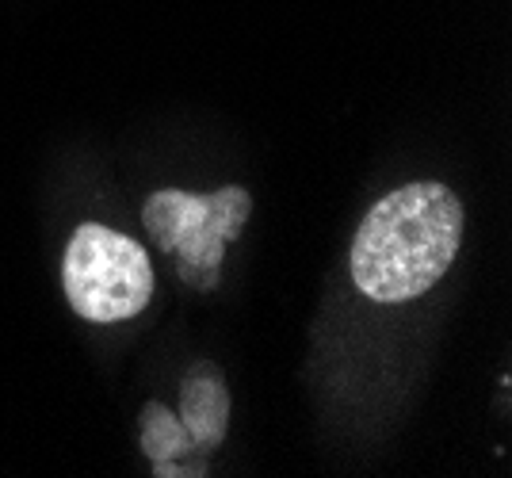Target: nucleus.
Wrapping results in <instances>:
<instances>
[{
  "label": "nucleus",
  "mask_w": 512,
  "mask_h": 478,
  "mask_svg": "<svg viewBox=\"0 0 512 478\" xmlns=\"http://www.w3.org/2000/svg\"><path fill=\"white\" fill-rule=\"evenodd\" d=\"M184 425L199 448H218L230 425V394L218 368L195 364L184 379Z\"/></svg>",
  "instance_id": "20e7f679"
},
{
  "label": "nucleus",
  "mask_w": 512,
  "mask_h": 478,
  "mask_svg": "<svg viewBox=\"0 0 512 478\" xmlns=\"http://www.w3.org/2000/svg\"><path fill=\"white\" fill-rule=\"evenodd\" d=\"M459 241V196L436 180L406 184L363 215L352 241V280L375 303H409L440 283L459 257Z\"/></svg>",
  "instance_id": "f257e3e1"
},
{
  "label": "nucleus",
  "mask_w": 512,
  "mask_h": 478,
  "mask_svg": "<svg viewBox=\"0 0 512 478\" xmlns=\"http://www.w3.org/2000/svg\"><path fill=\"white\" fill-rule=\"evenodd\" d=\"M142 448L153 463H169L188 448V433H184V421L172 417L165 406L150 402L142 413Z\"/></svg>",
  "instance_id": "39448f33"
},
{
  "label": "nucleus",
  "mask_w": 512,
  "mask_h": 478,
  "mask_svg": "<svg viewBox=\"0 0 512 478\" xmlns=\"http://www.w3.org/2000/svg\"><path fill=\"white\" fill-rule=\"evenodd\" d=\"M253 199L245 188H222L211 196L192 192H153L142 207V222L153 241L176 257L180 276L195 287H214L226 245L245 230Z\"/></svg>",
  "instance_id": "7ed1b4c3"
},
{
  "label": "nucleus",
  "mask_w": 512,
  "mask_h": 478,
  "mask_svg": "<svg viewBox=\"0 0 512 478\" xmlns=\"http://www.w3.org/2000/svg\"><path fill=\"white\" fill-rule=\"evenodd\" d=\"M65 299L85 322H127L153 299L150 253L134 238L85 222L65 249Z\"/></svg>",
  "instance_id": "f03ea898"
}]
</instances>
